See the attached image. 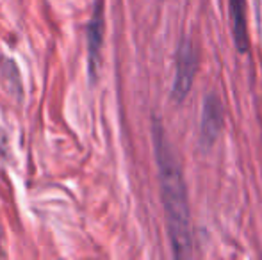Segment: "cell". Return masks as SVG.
Wrapping results in <instances>:
<instances>
[{
    "label": "cell",
    "instance_id": "obj_3",
    "mask_svg": "<svg viewBox=\"0 0 262 260\" xmlns=\"http://www.w3.org/2000/svg\"><path fill=\"white\" fill-rule=\"evenodd\" d=\"M225 114H223V105H221L220 98L214 93H209L204 100V107H202V122H200V141L205 148L216 143L217 135L223 129Z\"/></svg>",
    "mask_w": 262,
    "mask_h": 260
},
{
    "label": "cell",
    "instance_id": "obj_5",
    "mask_svg": "<svg viewBox=\"0 0 262 260\" xmlns=\"http://www.w3.org/2000/svg\"><path fill=\"white\" fill-rule=\"evenodd\" d=\"M232 18V38L239 54H246L250 46L248 21H246V0H228Z\"/></svg>",
    "mask_w": 262,
    "mask_h": 260
},
{
    "label": "cell",
    "instance_id": "obj_1",
    "mask_svg": "<svg viewBox=\"0 0 262 260\" xmlns=\"http://www.w3.org/2000/svg\"><path fill=\"white\" fill-rule=\"evenodd\" d=\"M152 137L171 250L175 257L187 258L193 253V239H191L189 198H187L182 168L159 122H154Z\"/></svg>",
    "mask_w": 262,
    "mask_h": 260
},
{
    "label": "cell",
    "instance_id": "obj_2",
    "mask_svg": "<svg viewBox=\"0 0 262 260\" xmlns=\"http://www.w3.org/2000/svg\"><path fill=\"white\" fill-rule=\"evenodd\" d=\"M196 68H198L196 50H194L193 43L189 39H184L179 46V52H177L175 79H173V87H171V98L177 104H180L189 94L194 82V75H196Z\"/></svg>",
    "mask_w": 262,
    "mask_h": 260
},
{
    "label": "cell",
    "instance_id": "obj_4",
    "mask_svg": "<svg viewBox=\"0 0 262 260\" xmlns=\"http://www.w3.org/2000/svg\"><path fill=\"white\" fill-rule=\"evenodd\" d=\"M102 41H104V6L97 2L93 16L88 25V56H90V72L95 75L100 61Z\"/></svg>",
    "mask_w": 262,
    "mask_h": 260
}]
</instances>
